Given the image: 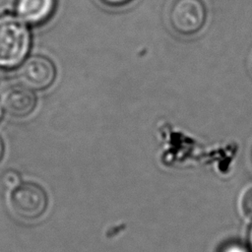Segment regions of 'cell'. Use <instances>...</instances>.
<instances>
[{
    "label": "cell",
    "mask_w": 252,
    "mask_h": 252,
    "mask_svg": "<svg viewBox=\"0 0 252 252\" xmlns=\"http://www.w3.org/2000/svg\"><path fill=\"white\" fill-rule=\"evenodd\" d=\"M31 35L26 25L11 15L0 16V67L13 68L26 57Z\"/></svg>",
    "instance_id": "6da1fadb"
},
{
    "label": "cell",
    "mask_w": 252,
    "mask_h": 252,
    "mask_svg": "<svg viewBox=\"0 0 252 252\" xmlns=\"http://www.w3.org/2000/svg\"><path fill=\"white\" fill-rule=\"evenodd\" d=\"M49 205L45 189L32 181L21 182L10 194V207L13 213L25 220H36L46 213Z\"/></svg>",
    "instance_id": "7a4b0ae2"
},
{
    "label": "cell",
    "mask_w": 252,
    "mask_h": 252,
    "mask_svg": "<svg viewBox=\"0 0 252 252\" xmlns=\"http://www.w3.org/2000/svg\"><path fill=\"white\" fill-rule=\"evenodd\" d=\"M206 19L207 10L202 0H174L168 13L172 29L183 35L198 32Z\"/></svg>",
    "instance_id": "3957f363"
},
{
    "label": "cell",
    "mask_w": 252,
    "mask_h": 252,
    "mask_svg": "<svg viewBox=\"0 0 252 252\" xmlns=\"http://www.w3.org/2000/svg\"><path fill=\"white\" fill-rule=\"evenodd\" d=\"M18 77L24 86L32 90H43L54 82L56 68L49 58L33 55L23 63Z\"/></svg>",
    "instance_id": "277c9868"
},
{
    "label": "cell",
    "mask_w": 252,
    "mask_h": 252,
    "mask_svg": "<svg viewBox=\"0 0 252 252\" xmlns=\"http://www.w3.org/2000/svg\"><path fill=\"white\" fill-rule=\"evenodd\" d=\"M4 110L15 117H26L35 108L36 96L26 86H12L4 91L1 96Z\"/></svg>",
    "instance_id": "5b68a950"
},
{
    "label": "cell",
    "mask_w": 252,
    "mask_h": 252,
    "mask_svg": "<svg viewBox=\"0 0 252 252\" xmlns=\"http://www.w3.org/2000/svg\"><path fill=\"white\" fill-rule=\"evenodd\" d=\"M55 4V0H17V12L26 22L39 25L51 17Z\"/></svg>",
    "instance_id": "8992f818"
},
{
    "label": "cell",
    "mask_w": 252,
    "mask_h": 252,
    "mask_svg": "<svg viewBox=\"0 0 252 252\" xmlns=\"http://www.w3.org/2000/svg\"><path fill=\"white\" fill-rule=\"evenodd\" d=\"M237 209L244 220H252V184L247 185L240 192L237 199Z\"/></svg>",
    "instance_id": "52a82bcc"
},
{
    "label": "cell",
    "mask_w": 252,
    "mask_h": 252,
    "mask_svg": "<svg viewBox=\"0 0 252 252\" xmlns=\"http://www.w3.org/2000/svg\"><path fill=\"white\" fill-rule=\"evenodd\" d=\"M20 175L17 171L15 170H7L3 176H2V180L3 183L7 186V187H16L17 185H19L21 183L20 181Z\"/></svg>",
    "instance_id": "ba28073f"
},
{
    "label": "cell",
    "mask_w": 252,
    "mask_h": 252,
    "mask_svg": "<svg viewBox=\"0 0 252 252\" xmlns=\"http://www.w3.org/2000/svg\"><path fill=\"white\" fill-rule=\"evenodd\" d=\"M100 1L109 6H121L131 2L132 0H100Z\"/></svg>",
    "instance_id": "9c48e42d"
},
{
    "label": "cell",
    "mask_w": 252,
    "mask_h": 252,
    "mask_svg": "<svg viewBox=\"0 0 252 252\" xmlns=\"http://www.w3.org/2000/svg\"><path fill=\"white\" fill-rule=\"evenodd\" d=\"M224 252H245V250L243 248H241L240 246L232 245V246L228 247Z\"/></svg>",
    "instance_id": "30bf717a"
},
{
    "label": "cell",
    "mask_w": 252,
    "mask_h": 252,
    "mask_svg": "<svg viewBox=\"0 0 252 252\" xmlns=\"http://www.w3.org/2000/svg\"><path fill=\"white\" fill-rule=\"evenodd\" d=\"M4 154H5V146H4V142H3L2 138L0 137V163L3 160Z\"/></svg>",
    "instance_id": "8fae6325"
},
{
    "label": "cell",
    "mask_w": 252,
    "mask_h": 252,
    "mask_svg": "<svg viewBox=\"0 0 252 252\" xmlns=\"http://www.w3.org/2000/svg\"><path fill=\"white\" fill-rule=\"evenodd\" d=\"M249 241H250V245L252 247V226H251V228L249 230Z\"/></svg>",
    "instance_id": "7c38bea8"
}]
</instances>
